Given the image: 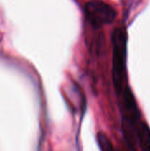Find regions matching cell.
I'll list each match as a JSON object with an SVG mask.
<instances>
[{
	"label": "cell",
	"instance_id": "6da1fadb",
	"mask_svg": "<svg viewBox=\"0 0 150 151\" xmlns=\"http://www.w3.org/2000/svg\"><path fill=\"white\" fill-rule=\"evenodd\" d=\"M113 64L112 77L115 90L119 96L124 90L126 80V35L122 28H116L112 34Z\"/></svg>",
	"mask_w": 150,
	"mask_h": 151
},
{
	"label": "cell",
	"instance_id": "3957f363",
	"mask_svg": "<svg viewBox=\"0 0 150 151\" xmlns=\"http://www.w3.org/2000/svg\"><path fill=\"white\" fill-rule=\"evenodd\" d=\"M138 146L143 151H150V128L147 123L141 121L137 130Z\"/></svg>",
	"mask_w": 150,
	"mask_h": 151
},
{
	"label": "cell",
	"instance_id": "7a4b0ae2",
	"mask_svg": "<svg viewBox=\"0 0 150 151\" xmlns=\"http://www.w3.org/2000/svg\"><path fill=\"white\" fill-rule=\"evenodd\" d=\"M85 17L94 27H101L111 23L116 16V10L109 4L101 0H91L85 4Z\"/></svg>",
	"mask_w": 150,
	"mask_h": 151
},
{
	"label": "cell",
	"instance_id": "277c9868",
	"mask_svg": "<svg viewBox=\"0 0 150 151\" xmlns=\"http://www.w3.org/2000/svg\"><path fill=\"white\" fill-rule=\"evenodd\" d=\"M99 144L101 147L102 151H114L113 147L111 143V142L108 140V138L104 134H99Z\"/></svg>",
	"mask_w": 150,
	"mask_h": 151
}]
</instances>
